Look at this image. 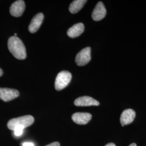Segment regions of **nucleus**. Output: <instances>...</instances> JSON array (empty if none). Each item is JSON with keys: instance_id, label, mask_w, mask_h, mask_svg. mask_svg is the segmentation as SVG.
I'll return each instance as SVG.
<instances>
[{"instance_id": "nucleus-1", "label": "nucleus", "mask_w": 146, "mask_h": 146, "mask_svg": "<svg viewBox=\"0 0 146 146\" xmlns=\"http://www.w3.org/2000/svg\"><path fill=\"white\" fill-rule=\"evenodd\" d=\"M10 52L19 60H25L27 57L26 49L21 39L17 36H11L8 42Z\"/></svg>"}, {"instance_id": "nucleus-9", "label": "nucleus", "mask_w": 146, "mask_h": 146, "mask_svg": "<svg viewBox=\"0 0 146 146\" xmlns=\"http://www.w3.org/2000/svg\"><path fill=\"white\" fill-rule=\"evenodd\" d=\"M136 113L131 109L125 110L122 113L120 116V122L122 126L131 123L135 117Z\"/></svg>"}, {"instance_id": "nucleus-8", "label": "nucleus", "mask_w": 146, "mask_h": 146, "mask_svg": "<svg viewBox=\"0 0 146 146\" xmlns=\"http://www.w3.org/2000/svg\"><path fill=\"white\" fill-rule=\"evenodd\" d=\"M74 104L78 107H86L91 106H99V102L93 98L84 96L80 97L74 101Z\"/></svg>"}, {"instance_id": "nucleus-16", "label": "nucleus", "mask_w": 146, "mask_h": 146, "mask_svg": "<svg viewBox=\"0 0 146 146\" xmlns=\"http://www.w3.org/2000/svg\"><path fill=\"white\" fill-rule=\"evenodd\" d=\"M45 146H60V144L58 142H54Z\"/></svg>"}, {"instance_id": "nucleus-11", "label": "nucleus", "mask_w": 146, "mask_h": 146, "mask_svg": "<svg viewBox=\"0 0 146 146\" xmlns=\"http://www.w3.org/2000/svg\"><path fill=\"white\" fill-rule=\"evenodd\" d=\"M44 19V15L42 13H38L31 20V22L28 27L29 31L31 33L36 32L41 26L42 22Z\"/></svg>"}, {"instance_id": "nucleus-20", "label": "nucleus", "mask_w": 146, "mask_h": 146, "mask_svg": "<svg viewBox=\"0 0 146 146\" xmlns=\"http://www.w3.org/2000/svg\"><path fill=\"white\" fill-rule=\"evenodd\" d=\"M17 36V34H14V36Z\"/></svg>"}, {"instance_id": "nucleus-6", "label": "nucleus", "mask_w": 146, "mask_h": 146, "mask_svg": "<svg viewBox=\"0 0 146 146\" xmlns=\"http://www.w3.org/2000/svg\"><path fill=\"white\" fill-rule=\"evenodd\" d=\"M25 3L23 1H16L11 5L10 13L14 17H20L25 10Z\"/></svg>"}, {"instance_id": "nucleus-14", "label": "nucleus", "mask_w": 146, "mask_h": 146, "mask_svg": "<svg viewBox=\"0 0 146 146\" xmlns=\"http://www.w3.org/2000/svg\"><path fill=\"white\" fill-rule=\"evenodd\" d=\"M24 129H25V128L23 127H21V126L16 127L13 130L14 133V135L17 137L21 136L23 133Z\"/></svg>"}, {"instance_id": "nucleus-5", "label": "nucleus", "mask_w": 146, "mask_h": 146, "mask_svg": "<svg viewBox=\"0 0 146 146\" xmlns=\"http://www.w3.org/2000/svg\"><path fill=\"white\" fill-rule=\"evenodd\" d=\"M20 95L17 90L7 88H0V99L5 102L15 99Z\"/></svg>"}, {"instance_id": "nucleus-19", "label": "nucleus", "mask_w": 146, "mask_h": 146, "mask_svg": "<svg viewBox=\"0 0 146 146\" xmlns=\"http://www.w3.org/2000/svg\"><path fill=\"white\" fill-rule=\"evenodd\" d=\"M129 146H136V145L135 143H131V145H130Z\"/></svg>"}, {"instance_id": "nucleus-10", "label": "nucleus", "mask_w": 146, "mask_h": 146, "mask_svg": "<svg viewBox=\"0 0 146 146\" xmlns=\"http://www.w3.org/2000/svg\"><path fill=\"white\" fill-rule=\"evenodd\" d=\"M92 117V116L88 113H76L72 116L73 121L78 125H86Z\"/></svg>"}, {"instance_id": "nucleus-17", "label": "nucleus", "mask_w": 146, "mask_h": 146, "mask_svg": "<svg viewBox=\"0 0 146 146\" xmlns=\"http://www.w3.org/2000/svg\"><path fill=\"white\" fill-rule=\"evenodd\" d=\"M105 146H115V144L114 143H108L107 145H106Z\"/></svg>"}, {"instance_id": "nucleus-15", "label": "nucleus", "mask_w": 146, "mask_h": 146, "mask_svg": "<svg viewBox=\"0 0 146 146\" xmlns=\"http://www.w3.org/2000/svg\"><path fill=\"white\" fill-rule=\"evenodd\" d=\"M23 146H35L34 143L31 142H26L23 143L22 144Z\"/></svg>"}, {"instance_id": "nucleus-3", "label": "nucleus", "mask_w": 146, "mask_h": 146, "mask_svg": "<svg viewBox=\"0 0 146 146\" xmlns=\"http://www.w3.org/2000/svg\"><path fill=\"white\" fill-rule=\"evenodd\" d=\"M72 78V74L68 71H61L56 78L55 87L56 90L60 91L66 88L70 83Z\"/></svg>"}, {"instance_id": "nucleus-2", "label": "nucleus", "mask_w": 146, "mask_h": 146, "mask_svg": "<svg viewBox=\"0 0 146 146\" xmlns=\"http://www.w3.org/2000/svg\"><path fill=\"white\" fill-rule=\"evenodd\" d=\"M34 122V118L31 115H25L21 117L14 118L9 121L7 126L8 128L13 131L18 126L23 127L25 128L31 125Z\"/></svg>"}, {"instance_id": "nucleus-12", "label": "nucleus", "mask_w": 146, "mask_h": 146, "mask_svg": "<svg viewBox=\"0 0 146 146\" xmlns=\"http://www.w3.org/2000/svg\"><path fill=\"white\" fill-rule=\"evenodd\" d=\"M84 30V26L82 23H78L70 27L68 31L67 35L71 38H75L82 34Z\"/></svg>"}, {"instance_id": "nucleus-4", "label": "nucleus", "mask_w": 146, "mask_h": 146, "mask_svg": "<svg viewBox=\"0 0 146 146\" xmlns=\"http://www.w3.org/2000/svg\"><path fill=\"white\" fill-rule=\"evenodd\" d=\"M91 60V48L88 47L81 50L77 54L75 62L78 66H84L88 64Z\"/></svg>"}, {"instance_id": "nucleus-18", "label": "nucleus", "mask_w": 146, "mask_h": 146, "mask_svg": "<svg viewBox=\"0 0 146 146\" xmlns=\"http://www.w3.org/2000/svg\"><path fill=\"white\" fill-rule=\"evenodd\" d=\"M3 75V70H2V69L0 68V76H1Z\"/></svg>"}, {"instance_id": "nucleus-7", "label": "nucleus", "mask_w": 146, "mask_h": 146, "mask_svg": "<svg viewBox=\"0 0 146 146\" xmlns=\"http://www.w3.org/2000/svg\"><path fill=\"white\" fill-rule=\"evenodd\" d=\"M106 9L104 4L102 2L97 3L92 13V17L94 21H99L104 19L106 15Z\"/></svg>"}, {"instance_id": "nucleus-13", "label": "nucleus", "mask_w": 146, "mask_h": 146, "mask_svg": "<svg viewBox=\"0 0 146 146\" xmlns=\"http://www.w3.org/2000/svg\"><path fill=\"white\" fill-rule=\"evenodd\" d=\"M86 0H75L69 5V10L72 14H76L80 11L86 3Z\"/></svg>"}]
</instances>
